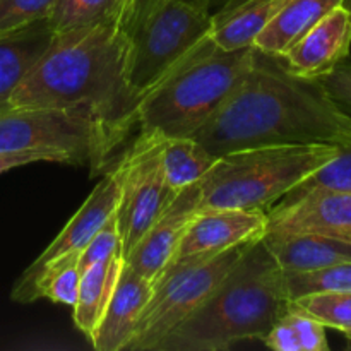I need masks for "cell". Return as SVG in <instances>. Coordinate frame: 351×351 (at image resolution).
<instances>
[{
  "label": "cell",
  "mask_w": 351,
  "mask_h": 351,
  "mask_svg": "<svg viewBox=\"0 0 351 351\" xmlns=\"http://www.w3.org/2000/svg\"><path fill=\"white\" fill-rule=\"evenodd\" d=\"M194 139L216 156L274 144L345 146L351 143V117L319 79L295 74L281 57L254 48L247 74Z\"/></svg>",
  "instance_id": "cell-1"
},
{
  "label": "cell",
  "mask_w": 351,
  "mask_h": 351,
  "mask_svg": "<svg viewBox=\"0 0 351 351\" xmlns=\"http://www.w3.org/2000/svg\"><path fill=\"white\" fill-rule=\"evenodd\" d=\"M141 98L129 82V41L122 24L55 33L23 79L9 108H88L120 144L137 123Z\"/></svg>",
  "instance_id": "cell-2"
},
{
  "label": "cell",
  "mask_w": 351,
  "mask_h": 351,
  "mask_svg": "<svg viewBox=\"0 0 351 351\" xmlns=\"http://www.w3.org/2000/svg\"><path fill=\"white\" fill-rule=\"evenodd\" d=\"M287 311L283 271L263 239L256 240L211 297L154 351H225L247 339L263 341Z\"/></svg>",
  "instance_id": "cell-3"
},
{
  "label": "cell",
  "mask_w": 351,
  "mask_h": 351,
  "mask_svg": "<svg viewBox=\"0 0 351 351\" xmlns=\"http://www.w3.org/2000/svg\"><path fill=\"white\" fill-rule=\"evenodd\" d=\"M254 47L225 50L211 36L139 103L137 123L165 137H194L252 64Z\"/></svg>",
  "instance_id": "cell-4"
},
{
  "label": "cell",
  "mask_w": 351,
  "mask_h": 351,
  "mask_svg": "<svg viewBox=\"0 0 351 351\" xmlns=\"http://www.w3.org/2000/svg\"><path fill=\"white\" fill-rule=\"evenodd\" d=\"M338 151L335 144H274L221 154L199 182V211L271 208Z\"/></svg>",
  "instance_id": "cell-5"
},
{
  "label": "cell",
  "mask_w": 351,
  "mask_h": 351,
  "mask_svg": "<svg viewBox=\"0 0 351 351\" xmlns=\"http://www.w3.org/2000/svg\"><path fill=\"white\" fill-rule=\"evenodd\" d=\"M204 0H134L122 27L129 41V82L141 99L211 36Z\"/></svg>",
  "instance_id": "cell-6"
},
{
  "label": "cell",
  "mask_w": 351,
  "mask_h": 351,
  "mask_svg": "<svg viewBox=\"0 0 351 351\" xmlns=\"http://www.w3.org/2000/svg\"><path fill=\"white\" fill-rule=\"evenodd\" d=\"M120 146L88 108H7L0 112V151L58 149L98 173Z\"/></svg>",
  "instance_id": "cell-7"
},
{
  "label": "cell",
  "mask_w": 351,
  "mask_h": 351,
  "mask_svg": "<svg viewBox=\"0 0 351 351\" xmlns=\"http://www.w3.org/2000/svg\"><path fill=\"white\" fill-rule=\"evenodd\" d=\"M247 247L249 243L218 256L197 254L171 261L153 285V297L144 308L127 350H156L175 328L191 317L211 297Z\"/></svg>",
  "instance_id": "cell-8"
},
{
  "label": "cell",
  "mask_w": 351,
  "mask_h": 351,
  "mask_svg": "<svg viewBox=\"0 0 351 351\" xmlns=\"http://www.w3.org/2000/svg\"><path fill=\"white\" fill-rule=\"evenodd\" d=\"M163 144V134L141 129L120 158L123 178L115 215L123 259L177 195L165 175Z\"/></svg>",
  "instance_id": "cell-9"
},
{
  "label": "cell",
  "mask_w": 351,
  "mask_h": 351,
  "mask_svg": "<svg viewBox=\"0 0 351 351\" xmlns=\"http://www.w3.org/2000/svg\"><path fill=\"white\" fill-rule=\"evenodd\" d=\"M266 233V209H201L192 218L173 259L197 254L218 256L261 240Z\"/></svg>",
  "instance_id": "cell-10"
},
{
  "label": "cell",
  "mask_w": 351,
  "mask_h": 351,
  "mask_svg": "<svg viewBox=\"0 0 351 351\" xmlns=\"http://www.w3.org/2000/svg\"><path fill=\"white\" fill-rule=\"evenodd\" d=\"M199 182L178 192L163 215L141 237L139 242L125 257L127 266L153 285L156 283L177 254L192 218L199 211Z\"/></svg>",
  "instance_id": "cell-11"
},
{
  "label": "cell",
  "mask_w": 351,
  "mask_h": 351,
  "mask_svg": "<svg viewBox=\"0 0 351 351\" xmlns=\"http://www.w3.org/2000/svg\"><path fill=\"white\" fill-rule=\"evenodd\" d=\"M267 232L351 235V191H315L266 209Z\"/></svg>",
  "instance_id": "cell-12"
},
{
  "label": "cell",
  "mask_w": 351,
  "mask_h": 351,
  "mask_svg": "<svg viewBox=\"0 0 351 351\" xmlns=\"http://www.w3.org/2000/svg\"><path fill=\"white\" fill-rule=\"evenodd\" d=\"M122 178L123 168L122 161H119L117 167L99 180L84 204L69 219L62 232L51 240L50 245L21 274L19 280H27L36 274L45 264L50 263L55 257L69 252H81L82 247L93 239V235L115 215L120 201V191H122Z\"/></svg>",
  "instance_id": "cell-13"
},
{
  "label": "cell",
  "mask_w": 351,
  "mask_h": 351,
  "mask_svg": "<svg viewBox=\"0 0 351 351\" xmlns=\"http://www.w3.org/2000/svg\"><path fill=\"white\" fill-rule=\"evenodd\" d=\"M350 48L351 14L345 5H339L308 29L281 58L295 74L319 79L346 60Z\"/></svg>",
  "instance_id": "cell-14"
},
{
  "label": "cell",
  "mask_w": 351,
  "mask_h": 351,
  "mask_svg": "<svg viewBox=\"0 0 351 351\" xmlns=\"http://www.w3.org/2000/svg\"><path fill=\"white\" fill-rule=\"evenodd\" d=\"M153 297V283L123 264L101 322L89 343L96 351L127 350L143 312Z\"/></svg>",
  "instance_id": "cell-15"
},
{
  "label": "cell",
  "mask_w": 351,
  "mask_h": 351,
  "mask_svg": "<svg viewBox=\"0 0 351 351\" xmlns=\"http://www.w3.org/2000/svg\"><path fill=\"white\" fill-rule=\"evenodd\" d=\"M263 242L281 271H312L351 263V240L343 237L267 232Z\"/></svg>",
  "instance_id": "cell-16"
},
{
  "label": "cell",
  "mask_w": 351,
  "mask_h": 351,
  "mask_svg": "<svg viewBox=\"0 0 351 351\" xmlns=\"http://www.w3.org/2000/svg\"><path fill=\"white\" fill-rule=\"evenodd\" d=\"M53 36L48 19L0 36V112L9 108L10 96L43 57Z\"/></svg>",
  "instance_id": "cell-17"
},
{
  "label": "cell",
  "mask_w": 351,
  "mask_h": 351,
  "mask_svg": "<svg viewBox=\"0 0 351 351\" xmlns=\"http://www.w3.org/2000/svg\"><path fill=\"white\" fill-rule=\"evenodd\" d=\"M290 0H230L213 16L211 40L225 50L252 47L257 34Z\"/></svg>",
  "instance_id": "cell-18"
},
{
  "label": "cell",
  "mask_w": 351,
  "mask_h": 351,
  "mask_svg": "<svg viewBox=\"0 0 351 351\" xmlns=\"http://www.w3.org/2000/svg\"><path fill=\"white\" fill-rule=\"evenodd\" d=\"M345 0H290L280 14L257 34L252 47L267 55L281 57L308 29L324 19Z\"/></svg>",
  "instance_id": "cell-19"
},
{
  "label": "cell",
  "mask_w": 351,
  "mask_h": 351,
  "mask_svg": "<svg viewBox=\"0 0 351 351\" xmlns=\"http://www.w3.org/2000/svg\"><path fill=\"white\" fill-rule=\"evenodd\" d=\"M125 259L122 254L108 257L82 271L77 300L74 304V324L91 341L105 315Z\"/></svg>",
  "instance_id": "cell-20"
},
{
  "label": "cell",
  "mask_w": 351,
  "mask_h": 351,
  "mask_svg": "<svg viewBox=\"0 0 351 351\" xmlns=\"http://www.w3.org/2000/svg\"><path fill=\"white\" fill-rule=\"evenodd\" d=\"M134 0H55L48 16L53 33L123 24Z\"/></svg>",
  "instance_id": "cell-21"
},
{
  "label": "cell",
  "mask_w": 351,
  "mask_h": 351,
  "mask_svg": "<svg viewBox=\"0 0 351 351\" xmlns=\"http://www.w3.org/2000/svg\"><path fill=\"white\" fill-rule=\"evenodd\" d=\"M218 158L194 137H165V175L168 185L177 194L189 185L201 182Z\"/></svg>",
  "instance_id": "cell-22"
},
{
  "label": "cell",
  "mask_w": 351,
  "mask_h": 351,
  "mask_svg": "<svg viewBox=\"0 0 351 351\" xmlns=\"http://www.w3.org/2000/svg\"><path fill=\"white\" fill-rule=\"evenodd\" d=\"M283 283L288 300L305 295L351 290V263L312 271H283Z\"/></svg>",
  "instance_id": "cell-23"
},
{
  "label": "cell",
  "mask_w": 351,
  "mask_h": 351,
  "mask_svg": "<svg viewBox=\"0 0 351 351\" xmlns=\"http://www.w3.org/2000/svg\"><path fill=\"white\" fill-rule=\"evenodd\" d=\"M288 308L315 319L326 328L341 332L351 329V290L305 295L288 300Z\"/></svg>",
  "instance_id": "cell-24"
},
{
  "label": "cell",
  "mask_w": 351,
  "mask_h": 351,
  "mask_svg": "<svg viewBox=\"0 0 351 351\" xmlns=\"http://www.w3.org/2000/svg\"><path fill=\"white\" fill-rule=\"evenodd\" d=\"M315 191H351V143L339 146L338 154L329 163L291 189L283 199H297Z\"/></svg>",
  "instance_id": "cell-25"
},
{
  "label": "cell",
  "mask_w": 351,
  "mask_h": 351,
  "mask_svg": "<svg viewBox=\"0 0 351 351\" xmlns=\"http://www.w3.org/2000/svg\"><path fill=\"white\" fill-rule=\"evenodd\" d=\"M55 0H0V36L48 19Z\"/></svg>",
  "instance_id": "cell-26"
},
{
  "label": "cell",
  "mask_w": 351,
  "mask_h": 351,
  "mask_svg": "<svg viewBox=\"0 0 351 351\" xmlns=\"http://www.w3.org/2000/svg\"><path fill=\"white\" fill-rule=\"evenodd\" d=\"M115 254H122V249H120V233L119 225H117V215H113L93 235V239L82 247L81 256H79V269L82 273V271L88 269L93 264L101 263V261L108 259V257L115 256Z\"/></svg>",
  "instance_id": "cell-27"
},
{
  "label": "cell",
  "mask_w": 351,
  "mask_h": 351,
  "mask_svg": "<svg viewBox=\"0 0 351 351\" xmlns=\"http://www.w3.org/2000/svg\"><path fill=\"white\" fill-rule=\"evenodd\" d=\"M319 82L335 105L351 117V60H343L329 74L319 77Z\"/></svg>",
  "instance_id": "cell-28"
},
{
  "label": "cell",
  "mask_w": 351,
  "mask_h": 351,
  "mask_svg": "<svg viewBox=\"0 0 351 351\" xmlns=\"http://www.w3.org/2000/svg\"><path fill=\"white\" fill-rule=\"evenodd\" d=\"M67 163L75 165V160L69 153L58 149H21L0 151V173L12 168L24 167L31 163Z\"/></svg>",
  "instance_id": "cell-29"
},
{
  "label": "cell",
  "mask_w": 351,
  "mask_h": 351,
  "mask_svg": "<svg viewBox=\"0 0 351 351\" xmlns=\"http://www.w3.org/2000/svg\"><path fill=\"white\" fill-rule=\"evenodd\" d=\"M288 319L297 331L302 351H326L329 348L326 338V326L297 311H287Z\"/></svg>",
  "instance_id": "cell-30"
},
{
  "label": "cell",
  "mask_w": 351,
  "mask_h": 351,
  "mask_svg": "<svg viewBox=\"0 0 351 351\" xmlns=\"http://www.w3.org/2000/svg\"><path fill=\"white\" fill-rule=\"evenodd\" d=\"M263 341L266 343L267 348L276 351H302L297 331H295L293 324L287 314L271 328V331L267 332Z\"/></svg>",
  "instance_id": "cell-31"
},
{
  "label": "cell",
  "mask_w": 351,
  "mask_h": 351,
  "mask_svg": "<svg viewBox=\"0 0 351 351\" xmlns=\"http://www.w3.org/2000/svg\"><path fill=\"white\" fill-rule=\"evenodd\" d=\"M343 5H345L346 9H348V12L351 14V0H345V2H343Z\"/></svg>",
  "instance_id": "cell-32"
},
{
  "label": "cell",
  "mask_w": 351,
  "mask_h": 351,
  "mask_svg": "<svg viewBox=\"0 0 351 351\" xmlns=\"http://www.w3.org/2000/svg\"><path fill=\"white\" fill-rule=\"evenodd\" d=\"M343 335H345L348 339H351V329H348V331H346V332H343Z\"/></svg>",
  "instance_id": "cell-33"
},
{
  "label": "cell",
  "mask_w": 351,
  "mask_h": 351,
  "mask_svg": "<svg viewBox=\"0 0 351 351\" xmlns=\"http://www.w3.org/2000/svg\"><path fill=\"white\" fill-rule=\"evenodd\" d=\"M348 239H350V240H351V235H350V237H348Z\"/></svg>",
  "instance_id": "cell-34"
}]
</instances>
